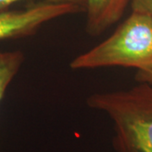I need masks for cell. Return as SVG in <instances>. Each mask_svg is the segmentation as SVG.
Segmentation results:
<instances>
[{
	"label": "cell",
	"mask_w": 152,
	"mask_h": 152,
	"mask_svg": "<svg viewBox=\"0 0 152 152\" xmlns=\"http://www.w3.org/2000/svg\"><path fill=\"white\" fill-rule=\"evenodd\" d=\"M86 104L112 121L115 152H152V85L142 82L127 90L94 93Z\"/></svg>",
	"instance_id": "obj_1"
},
{
	"label": "cell",
	"mask_w": 152,
	"mask_h": 152,
	"mask_svg": "<svg viewBox=\"0 0 152 152\" xmlns=\"http://www.w3.org/2000/svg\"><path fill=\"white\" fill-rule=\"evenodd\" d=\"M73 70L124 67L152 69V17L132 10L113 33L71 61Z\"/></svg>",
	"instance_id": "obj_2"
},
{
	"label": "cell",
	"mask_w": 152,
	"mask_h": 152,
	"mask_svg": "<svg viewBox=\"0 0 152 152\" xmlns=\"http://www.w3.org/2000/svg\"><path fill=\"white\" fill-rule=\"evenodd\" d=\"M86 12L70 2L47 0L19 10L0 12V41L34 36L45 24L58 18Z\"/></svg>",
	"instance_id": "obj_3"
},
{
	"label": "cell",
	"mask_w": 152,
	"mask_h": 152,
	"mask_svg": "<svg viewBox=\"0 0 152 152\" xmlns=\"http://www.w3.org/2000/svg\"><path fill=\"white\" fill-rule=\"evenodd\" d=\"M130 0H86V31L92 37H97L124 14Z\"/></svg>",
	"instance_id": "obj_4"
},
{
	"label": "cell",
	"mask_w": 152,
	"mask_h": 152,
	"mask_svg": "<svg viewBox=\"0 0 152 152\" xmlns=\"http://www.w3.org/2000/svg\"><path fill=\"white\" fill-rule=\"evenodd\" d=\"M25 61L21 51L0 52V102Z\"/></svg>",
	"instance_id": "obj_5"
},
{
	"label": "cell",
	"mask_w": 152,
	"mask_h": 152,
	"mask_svg": "<svg viewBox=\"0 0 152 152\" xmlns=\"http://www.w3.org/2000/svg\"><path fill=\"white\" fill-rule=\"evenodd\" d=\"M132 10L147 14L152 17V0H130Z\"/></svg>",
	"instance_id": "obj_6"
},
{
	"label": "cell",
	"mask_w": 152,
	"mask_h": 152,
	"mask_svg": "<svg viewBox=\"0 0 152 152\" xmlns=\"http://www.w3.org/2000/svg\"><path fill=\"white\" fill-rule=\"evenodd\" d=\"M21 0H0V12L9 10V8L12 4H15ZM53 1H60V2H70L74 4H77L86 9V0H53Z\"/></svg>",
	"instance_id": "obj_7"
},
{
	"label": "cell",
	"mask_w": 152,
	"mask_h": 152,
	"mask_svg": "<svg viewBox=\"0 0 152 152\" xmlns=\"http://www.w3.org/2000/svg\"><path fill=\"white\" fill-rule=\"evenodd\" d=\"M134 79L138 83H148L152 85V69L137 70Z\"/></svg>",
	"instance_id": "obj_8"
}]
</instances>
